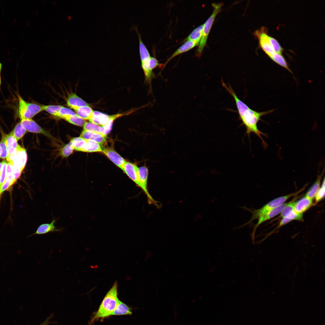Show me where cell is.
Instances as JSON below:
<instances>
[{"instance_id":"cell-42","label":"cell","mask_w":325,"mask_h":325,"mask_svg":"<svg viewBox=\"0 0 325 325\" xmlns=\"http://www.w3.org/2000/svg\"><path fill=\"white\" fill-rule=\"evenodd\" d=\"M149 64L150 68L152 71L159 65L158 60L153 57H150L149 60Z\"/></svg>"},{"instance_id":"cell-24","label":"cell","mask_w":325,"mask_h":325,"mask_svg":"<svg viewBox=\"0 0 325 325\" xmlns=\"http://www.w3.org/2000/svg\"><path fill=\"white\" fill-rule=\"evenodd\" d=\"M203 26L204 24L193 29L187 37V40L195 42L199 44L202 35Z\"/></svg>"},{"instance_id":"cell-7","label":"cell","mask_w":325,"mask_h":325,"mask_svg":"<svg viewBox=\"0 0 325 325\" xmlns=\"http://www.w3.org/2000/svg\"><path fill=\"white\" fill-rule=\"evenodd\" d=\"M103 152L115 164L123 171L126 160L113 149L107 147L102 149Z\"/></svg>"},{"instance_id":"cell-46","label":"cell","mask_w":325,"mask_h":325,"mask_svg":"<svg viewBox=\"0 0 325 325\" xmlns=\"http://www.w3.org/2000/svg\"><path fill=\"white\" fill-rule=\"evenodd\" d=\"M2 162H0V172H1V169H2Z\"/></svg>"},{"instance_id":"cell-13","label":"cell","mask_w":325,"mask_h":325,"mask_svg":"<svg viewBox=\"0 0 325 325\" xmlns=\"http://www.w3.org/2000/svg\"><path fill=\"white\" fill-rule=\"evenodd\" d=\"M80 137L86 140L94 141L100 145L106 141V136L101 133L84 130L82 131Z\"/></svg>"},{"instance_id":"cell-29","label":"cell","mask_w":325,"mask_h":325,"mask_svg":"<svg viewBox=\"0 0 325 325\" xmlns=\"http://www.w3.org/2000/svg\"><path fill=\"white\" fill-rule=\"evenodd\" d=\"M9 162L11 165L13 179L15 182L20 176L22 171L17 162L16 156Z\"/></svg>"},{"instance_id":"cell-20","label":"cell","mask_w":325,"mask_h":325,"mask_svg":"<svg viewBox=\"0 0 325 325\" xmlns=\"http://www.w3.org/2000/svg\"><path fill=\"white\" fill-rule=\"evenodd\" d=\"M132 314V309L119 300L116 308L112 313L111 316L131 315Z\"/></svg>"},{"instance_id":"cell-47","label":"cell","mask_w":325,"mask_h":325,"mask_svg":"<svg viewBox=\"0 0 325 325\" xmlns=\"http://www.w3.org/2000/svg\"><path fill=\"white\" fill-rule=\"evenodd\" d=\"M2 63L0 62V73H1L2 69Z\"/></svg>"},{"instance_id":"cell-11","label":"cell","mask_w":325,"mask_h":325,"mask_svg":"<svg viewBox=\"0 0 325 325\" xmlns=\"http://www.w3.org/2000/svg\"><path fill=\"white\" fill-rule=\"evenodd\" d=\"M6 144L8 152L6 159L8 162H10L16 156L18 145L17 140L11 133L7 135Z\"/></svg>"},{"instance_id":"cell-1","label":"cell","mask_w":325,"mask_h":325,"mask_svg":"<svg viewBox=\"0 0 325 325\" xmlns=\"http://www.w3.org/2000/svg\"><path fill=\"white\" fill-rule=\"evenodd\" d=\"M221 83L223 86L231 95L234 100L239 118L242 121V125L246 128V134H247L249 138L252 133L255 134L261 139L263 146L265 147L266 144L261 135L264 136L265 135L258 129L257 124L260 120L262 116L273 112L274 109L262 112L254 110L239 99L230 85L228 86L223 80H222Z\"/></svg>"},{"instance_id":"cell-35","label":"cell","mask_w":325,"mask_h":325,"mask_svg":"<svg viewBox=\"0 0 325 325\" xmlns=\"http://www.w3.org/2000/svg\"><path fill=\"white\" fill-rule=\"evenodd\" d=\"M76 115L75 112L70 109L62 106L55 116L61 118L63 116L67 115Z\"/></svg>"},{"instance_id":"cell-6","label":"cell","mask_w":325,"mask_h":325,"mask_svg":"<svg viewBox=\"0 0 325 325\" xmlns=\"http://www.w3.org/2000/svg\"><path fill=\"white\" fill-rule=\"evenodd\" d=\"M255 35L259 40L260 46L265 53L270 58L276 52L274 51L269 39V36L265 27L255 32Z\"/></svg>"},{"instance_id":"cell-17","label":"cell","mask_w":325,"mask_h":325,"mask_svg":"<svg viewBox=\"0 0 325 325\" xmlns=\"http://www.w3.org/2000/svg\"><path fill=\"white\" fill-rule=\"evenodd\" d=\"M67 104L70 108L89 106L88 103L78 97L75 93H71L68 96Z\"/></svg>"},{"instance_id":"cell-44","label":"cell","mask_w":325,"mask_h":325,"mask_svg":"<svg viewBox=\"0 0 325 325\" xmlns=\"http://www.w3.org/2000/svg\"><path fill=\"white\" fill-rule=\"evenodd\" d=\"M53 317L54 314L53 313H52L48 317L43 323L40 324L39 325H48L51 323H56V321H50V320L51 318H53Z\"/></svg>"},{"instance_id":"cell-30","label":"cell","mask_w":325,"mask_h":325,"mask_svg":"<svg viewBox=\"0 0 325 325\" xmlns=\"http://www.w3.org/2000/svg\"><path fill=\"white\" fill-rule=\"evenodd\" d=\"M26 132V130L20 122L18 123L11 132L17 141L21 139Z\"/></svg>"},{"instance_id":"cell-41","label":"cell","mask_w":325,"mask_h":325,"mask_svg":"<svg viewBox=\"0 0 325 325\" xmlns=\"http://www.w3.org/2000/svg\"><path fill=\"white\" fill-rule=\"evenodd\" d=\"M325 196V182L324 179L322 186L320 187L318 190L315 198L316 202H318L322 200L324 197Z\"/></svg>"},{"instance_id":"cell-15","label":"cell","mask_w":325,"mask_h":325,"mask_svg":"<svg viewBox=\"0 0 325 325\" xmlns=\"http://www.w3.org/2000/svg\"><path fill=\"white\" fill-rule=\"evenodd\" d=\"M313 200L305 196L296 202L294 210L298 213L303 214L312 205Z\"/></svg>"},{"instance_id":"cell-10","label":"cell","mask_w":325,"mask_h":325,"mask_svg":"<svg viewBox=\"0 0 325 325\" xmlns=\"http://www.w3.org/2000/svg\"><path fill=\"white\" fill-rule=\"evenodd\" d=\"M20 119V122L26 131L33 133H41L48 136H50L48 133L31 119Z\"/></svg>"},{"instance_id":"cell-48","label":"cell","mask_w":325,"mask_h":325,"mask_svg":"<svg viewBox=\"0 0 325 325\" xmlns=\"http://www.w3.org/2000/svg\"><path fill=\"white\" fill-rule=\"evenodd\" d=\"M1 73H0V88L1 85Z\"/></svg>"},{"instance_id":"cell-8","label":"cell","mask_w":325,"mask_h":325,"mask_svg":"<svg viewBox=\"0 0 325 325\" xmlns=\"http://www.w3.org/2000/svg\"><path fill=\"white\" fill-rule=\"evenodd\" d=\"M123 171L139 187L142 189V186L138 178V168L135 164L127 162L125 164Z\"/></svg>"},{"instance_id":"cell-12","label":"cell","mask_w":325,"mask_h":325,"mask_svg":"<svg viewBox=\"0 0 325 325\" xmlns=\"http://www.w3.org/2000/svg\"><path fill=\"white\" fill-rule=\"evenodd\" d=\"M57 220L53 219L50 223L42 224L40 225L36 231L29 237L34 235H42L47 234L49 232H60L62 231V229L57 228L54 225Z\"/></svg>"},{"instance_id":"cell-28","label":"cell","mask_w":325,"mask_h":325,"mask_svg":"<svg viewBox=\"0 0 325 325\" xmlns=\"http://www.w3.org/2000/svg\"><path fill=\"white\" fill-rule=\"evenodd\" d=\"M270 58L277 64L286 69L290 73H292L286 60L282 55L276 53Z\"/></svg>"},{"instance_id":"cell-23","label":"cell","mask_w":325,"mask_h":325,"mask_svg":"<svg viewBox=\"0 0 325 325\" xmlns=\"http://www.w3.org/2000/svg\"><path fill=\"white\" fill-rule=\"evenodd\" d=\"M323 173H322L320 175L318 176L316 181L307 192L305 196L312 200L315 197L320 187V181Z\"/></svg>"},{"instance_id":"cell-22","label":"cell","mask_w":325,"mask_h":325,"mask_svg":"<svg viewBox=\"0 0 325 325\" xmlns=\"http://www.w3.org/2000/svg\"><path fill=\"white\" fill-rule=\"evenodd\" d=\"M16 160L22 171L26 164L27 155L25 149L19 145L17 149Z\"/></svg>"},{"instance_id":"cell-18","label":"cell","mask_w":325,"mask_h":325,"mask_svg":"<svg viewBox=\"0 0 325 325\" xmlns=\"http://www.w3.org/2000/svg\"><path fill=\"white\" fill-rule=\"evenodd\" d=\"M303 214L298 213L294 210H293L284 217L282 218L278 226L279 227L282 226L293 220L303 221Z\"/></svg>"},{"instance_id":"cell-32","label":"cell","mask_w":325,"mask_h":325,"mask_svg":"<svg viewBox=\"0 0 325 325\" xmlns=\"http://www.w3.org/2000/svg\"><path fill=\"white\" fill-rule=\"evenodd\" d=\"M83 130L100 133L103 134V128L102 126L94 124L90 122H86L83 126Z\"/></svg>"},{"instance_id":"cell-38","label":"cell","mask_w":325,"mask_h":325,"mask_svg":"<svg viewBox=\"0 0 325 325\" xmlns=\"http://www.w3.org/2000/svg\"><path fill=\"white\" fill-rule=\"evenodd\" d=\"M74 150L73 147L70 142L62 149L61 154L63 157L68 156L72 153Z\"/></svg>"},{"instance_id":"cell-36","label":"cell","mask_w":325,"mask_h":325,"mask_svg":"<svg viewBox=\"0 0 325 325\" xmlns=\"http://www.w3.org/2000/svg\"><path fill=\"white\" fill-rule=\"evenodd\" d=\"M295 202H296L294 200H293L289 203H288L280 213V217L283 218L284 217L292 210H294Z\"/></svg>"},{"instance_id":"cell-9","label":"cell","mask_w":325,"mask_h":325,"mask_svg":"<svg viewBox=\"0 0 325 325\" xmlns=\"http://www.w3.org/2000/svg\"><path fill=\"white\" fill-rule=\"evenodd\" d=\"M288 203H283L259 216L257 219H258L257 223L254 227L253 234L262 223L280 213Z\"/></svg>"},{"instance_id":"cell-37","label":"cell","mask_w":325,"mask_h":325,"mask_svg":"<svg viewBox=\"0 0 325 325\" xmlns=\"http://www.w3.org/2000/svg\"><path fill=\"white\" fill-rule=\"evenodd\" d=\"M270 42L272 45L274 51L277 53L282 55L283 48L278 41L274 38L269 36Z\"/></svg>"},{"instance_id":"cell-21","label":"cell","mask_w":325,"mask_h":325,"mask_svg":"<svg viewBox=\"0 0 325 325\" xmlns=\"http://www.w3.org/2000/svg\"><path fill=\"white\" fill-rule=\"evenodd\" d=\"M137 32L139 41V51L141 62L149 59L150 57V54L148 50L143 42L137 27L134 28Z\"/></svg>"},{"instance_id":"cell-45","label":"cell","mask_w":325,"mask_h":325,"mask_svg":"<svg viewBox=\"0 0 325 325\" xmlns=\"http://www.w3.org/2000/svg\"><path fill=\"white\" fill-rule=\"evenodd\" d=\"M67 17L68 20H71L72 19V17L70 15L68 16Z\"/></svg>"},{"instance_id":"cell-31","label":"cell","mask_w":325,"mask_h":325,"mask_svg":"<svg viewBox=\"0 0 325 325\" xmlns=\"http://www.w3.org/2000/svg\"><path fill=\"white\" fill-rule=\"evenodd\" d=\"M7 135L2 132V138L0 142V157L3 159H7L8 155L6 144Z\"/></svg>"},{"instance_id":"cell-33","label":"cell","mask_w":325,"mask_h":325,"mask_svg":"<svg viewBox=\"0 0 325 325\" xmlns=\"http://www.w3.org/2000/svg\"><path fill=\"white\" fill-rule=\"evenodd\" d=\"M124 114H117L111 115V117L108 122L104 125L102 126L103 129V134L106 136L111 130L113 122L117 118L125 115Z\"/></svg>"},{"instance_id":"cell-2","label":"cell","mask_w":325,"mask_h":325,"mask_svg":"<svg viewBox=\"0 0 325 325\" xmlns=\"http://www.w3.org/2000/svg\"><path fill=\"white\" fill-rule=\"evenodd\" d=\"M118 285L116 281L106 294L97 311L94 313L89 325H93L98 320L101 321L111 316L119 300L118 297Z\"/></svg>"},{"instance_id":"cell-19","label":"cell","mask_w":325,"mask_h":325,"mask_svg":"<svg viewBox=\"0 0 325 325\" xmlns=\"http://www.w3.org/2000/svg\"><path fill=\"white\" fill-rule=\"evenodd\" d=\"M72 109L75 111L78 116L85 120H89L94 112L89 106L74 107Z\"/></svg>"},{"instance_id":"cell-16","label":"cell","mask_w":325,"mask_h":325,"mask_svg":"<svg viewBox=\"0 0 325 325\" xmlns=\"http://www.w3.org/2000/svg\"><path fill=\"white\" fill-rule=\"evenodd\" d=\"M198 44L199 43L196 42L187 40L173 53L168 59L163 66H165L171 59L174 57L190 50L196 46L198 45Z\"/></svg>"},{"instance_id":"cell-5","label":"cell","mask_w":325,"mask_h":325,"mask_svg":"<svg viewBox=\"0 0 325 325\" xmlns=\"http://www.w3.org/2000/svg\"><path fill=\"white\" fill-rule=\"evenodd\" d=\"M222 5V4L221 3L212 4L213 11L211 15L204 24L202 35L197 50L198 54H200L202 52L206 44L208 37L214 21L217 14L220 12Z\"/></svg>"},{"instance_id":"cell-39","label":"cell","mask_w":325,"mask_h":325,"mask_svg":"<svg viewBox=\"0 0 325 325\" xmlns=\"http://www.w3.org/2000/svg\"><path fill=\"white\" fill-rule=\"evenodd\" d=\"M6 179L10 182L11 185L15 183L13 179L11 165L9 162H7L6 165Z\"/></svg>"},{"instance_id":"cell-34","label":"cell","mask_w":325,"mask_h":325,"mask_svg":"<svg viewBox=\"0 0 325 325\" xmlns=\"http://www.w3.org/2000/svg\"><path fill=\"white\" fill-rule=\"evenodd\" d=\"M43 110L45 111L49 114L55 116L62 106L49 105L42 106Z\"/></svg>"},{"instance_id":"cell-49","label":"cell","mask_w":325,"mask_h":325,"mask_svg":"<svg viewBox=\"0 0 325 325\" xmlns=\"http://www.w3.org/2000/svg\"><path fill=\"white\" fill-rule=\"evenodd\" d=\"M53 4H54V5L55 4V1H54V2H53Z\"/></svg>"},{"instance_id":"cell-26","label":"cell","mask_w":325,"mask_h":325,"mask_svg":"<svg viewBox=\"0 0 325 325\" xmlns=\"http://www.w3.org/2000/svg\"><path fill=\"white\" fill-rule=\"evenodd\" d=\"M63 119L68 122L76 125L83 126L86 121L77 115H67L62 117Z\"/></svg>"},{"instance_id":"cell-50","label":"cell","mask_w":325,"mask_h":325,"mask_svg":"<svg viewBox=\"0 0 325 325\" xmlns=\"http://www.w3.org/2000/svg\"></svg>"},{"instance_id":"cell-43","label":"cell","mask_w":325,"mask_h":325,"mask_svg":"<svg viewBox=\"0 0 325 325\" xmlns=\"http://www.w3.org/2000/svg\"><path fill=\"white\" fill-rule=\"evenodd\" d=\"M11 186L10 182L6 179L0 188V196L4 191L7 190Z\"/></svg>"},{"instance_id":"cell-4","label":"cell","mask_w":325,"mask_h":325,"mask_svg":"<svg viewBox=\"0 0 325 325\" xmlns=\"http://www.w3.org/2000/svg\"><path fill=\"white\" fill-rule=\"evenodd\" d=\"M17 96L18 101V113L20 119H31L43 110L42 106L26 102L19 94H17Z\"/></svg>"},{"instance_id":"cell-3","label":"cell","mask_w":325,"mask_h":325,"mask_svg":"<svg viewBox=\"0 0 325 325\" xmlns=\"http://www.w3.org/2000/svg\"><path fill=\"white\" fill-rule=\"evenodd\" d=\"M301 191V190H300L296 193H290L276 198L271 200L259 209L252 210L251 209H249L246 206L242 207L243 209L251 212L252 216L251 218L248 222L240 226L238 228L243 227L247 225L250 224L254 220L257 219L261 215L284 203L289 198L294 195H296Z\"/></svg>"},{"instance_id":"cell-40","label":"cell","mask_w":325,"mask_h":325,"mask_svg":"<svg viewBox=\"0 0 325 325\" xmlns=\"http://www.w3.org/2000/svg\"><path fill=\"white\" fill-rule=\"evenodd\" d=\"M2 166L0 173V188L6 180V168L7 162L4 160L2 162Z\"/></svg>"},{"instance_id":"cell-27","label":"cell","mask_w":325,"mask_h":325,"mask_svg":"<svg viewBox=\"0 0 325 325\" xmlns=\"http://www.w3.org/2000/svg\"><path fill=\"white\" fill-rule=\"evenodd\" d=\"M100 144L92 140H87V144L83 151L86 152H102Z\"/></svg>"},{"instance_id":"cell-14","label":"cell","mask_w":325,"mask_h":325,"mask_svg":"<svg viewBox=\"0 0 325 325\" xmlns=\"http://www.w3.org/2000/svg\"><path fill=\"white\" fill-rule=\"evenodd\" d=\"M110 117L111 115H109L97 111H94L89 120L90 122L103 126L108 122Z\"/></svg>"},{"instance_id":"cell-25","label":"cell","mask_w":325,"mask_h":325,"mask_svg":"<svg viewBox=\"0 0 325 325\" xmlns=\"http://www.w3.org/2000/svg\"><path fill=\"white\" fill-rule=\"evenodd\" d=\"M70 142L73 147L74 150L83 152L86 146L87 140L79 137L73 138Z\"/></svg>"}]
</instances>
